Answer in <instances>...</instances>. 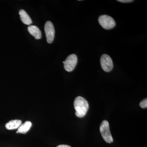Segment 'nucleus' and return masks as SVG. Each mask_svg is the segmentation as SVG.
Returning a JSON list of instances; mask_svg holds the SVG:
<instances>
[{"instance_id": "9d476101", "label": "nucleus", "mask_w": 147, "mask_h": 147, "mask_svg": "<svg viewBox=\"0 0 147 147\" xmlns=\"http://www.w3.org/2000/svg\"><path fill=\"white\" fill-rule=\"evenodd\" d=\"M32 123L30 121H27L23 124H21L18 128V130L16 133H22L26 134L30 130V128L31 127Z\"/></svg>"}, {"instance_id": "20e7f679", "label": "nucleus", "mask_w": 147, "mask_h": 147, "mask_svg": "<svg viewBox=\"0 0 147 147\" xmlns=\"http://www.w3.org/2000/svg\"><path fill=\"white\" fill-rule=\"evenodd\" d=\"M78 61L77 56L75 54L69 55L63 62L65 69L68 72L73 71L76 67Z\"/></svg>"}, {"instance_id": "39448f33", "label": "nucleus", "mask_w": 147, "mask_h": 147, "mask_svg": "<svg viewBox=\"0 0 147 147\" xmlns=\"http://www.w3.org/2000/svg\"><path fill=\"white\" fill-rule=\"evenodd\" d=\"M44 30L47 42L50 44L52 43L55 38V30L54 25L51 21H47L45 23Z\"/></svg>"}, {"instance_id": "f8f14e48", "label": "nucleus", "mask_w": 147, "mask_h": 147, "mask_svg": "<svg viewBox=\"0 0 147 147\" xmlns=\"http://www.w3.org/2000/svg\"><path fill=\"white\" fill-rule=\"evenodd\" d=\"M117 1L123 3H130L133 1L132 0H118Z\"/></svg>"}, {"instance_id": "f257e3e1", "label": "nucleus", "mask_w": 147, "mask_h": 147, "mask_svg": "<svg viewBox=\"0 0 147 147\" xmlns=\"http://www.w3.org/2000/svg\"><path fill=\"white\" fill-rule=\"evenodd\" d=\"M74 108L76 110L75 115L78 117H83L88 112L89 104L88 101L82 96H77L74 102Z\"/></svg>"}, {"instance_id": "6e6552de", "label": "nucleus", "mask_w": 147, "mask_h": 147, "mask_svg": "<svg viewBox=\"0 0 147 147\" xmlns=\"http://www.w3.org/2000/svg\"><path fill=\"white\" fill-rule=\"evenodd\" d=\"M20 19L24 24L30 25L32 24L31 18L24 9H21L19 11Z\"/></svg>"}, {"instance_id": "f03ea898", "label": "nucleus", "mask_w": 147, "mask_h": 147, "mask_svg": "<svg viewBox=\"0 0 147 147\" xmlns=\"http://www.w3.org/2000/svg\"><path fill=\"white\" fill-rule=\"evenodd\" d=\"M100 133L103 139L108 143L113 142V139L110 130L109 123L108 121H102L100 127Z\"/></svg>"}, {"instance_id": "423d86ee", "label": "nucleus", "mask_w": 147, "mask_h": 147, "mask_svg": "<svg viewBox=\"0 0 147 147\" xmlns=\"http://www.w3.org/2000/svg\"><path fill=\"white\" fill-rule=\"evenodd\" d=\"M100 65L102 69L106 72H110L113 68L112 59L107 54H103L100 58Z\"/></svg>"}, {"instance_id": "1a4fd4ad", "label": "nucleus", "mask_w": 147, "mask_h": 147, "mask_svg": "<svg viewBox=\"0 0 147 147\" xmlns=\"http://www.w3.org/2000/svg\"><path fill=\"white\" fill-rule=\"evenodd\" d=\"M22 121L20 120H12L5 124V127L8 130L18 128L21 125Z\"/></svg>"}, {"instance_id": "ddd939ff", "label": "nucleus", "mask_w": 147, "mask_h": 147, "mask_svg": "<svg viewBox=\"0 0 147 147\" xmlns=\"http://www.w3.org/2000/svg\"><path fill=\"white\" fill-rule=\"evenodd\" d=\"M57 147H71L70 146H68V145H60L57 146Z\"/></svg>"}, {"instance_id": "7ed1b4c3", "label": "nucleus", "mask_w": 147, "mask_h": 147, "mask_svg": "<svg viewBox=\"0 0 147 147\" xmlns=\"http://www.w3.org/2000/svg\"><path fill=\"white\" fill-rule=\"evenodd\" d=\"M98 23L103 28L111 30L116 26L115 21L112 17L107 15H102L98 19Z\"/></svg>"}, {"instance_id": "9b49d317", "label": "nucleus", "mask_w": 147, "mask_h": 147, "mask_svg": "<svg viewBox=\"0 0 147 147\" xmlns=\"http://www.w3.org/2000/svg\"><path fill=\"white\" fill-rule=\"evenodd\" d=\"M140 107L142 108H147V99L145 98L142 100L140 103Z\"/></svg>"}, {"instance_id": "0eeeda50", "label": "nucleus", "mask_w": 147, "mask_h": 147, "mask_svg": "<svg viewBox=\"0 0 147 147\" xmlns=\"http://www.w3.org/2000/svg\"><path fill=\"white\" fill-rule=\"evenodd\" d=\"M28 31L30 34L36 39H40L41 38V32L38 27L36 26L31 25L28 27Z\"/></svg>"}]
</instances>
